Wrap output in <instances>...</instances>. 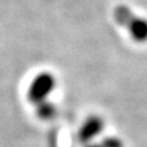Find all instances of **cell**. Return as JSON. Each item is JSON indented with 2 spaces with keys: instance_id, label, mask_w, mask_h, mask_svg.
Here are the masks:
<instances>
[{
  "instance_id": "cell-2",
  "label": "cell",
  "mask_w": 147,
  "mask_h": 147,
  "mask_svg": "<svg viewBox=\"0 0 147 147\" xmlns=\"http://www.w3.org/2000/svg\"><path fill=\"white\" fill-rule=\"evenodd\" d=\"M56 86H57L56 77L49 71H42L37 73L30 81L27 92L28 100L35 105L43 101H47L55 90Z\"/></svg>"
},
{
  "instance_id": "cell-5",
  "label": "cell",
  "mask_w": 147,
  "mask_h": 147,
  "mask_svg": "<svg viewBox=\"0 0 147 147\" xmlns=\"http://www.w3.org/2000/svg\"><path fill=\"white\" fill-rule=\"evenodd\" d=\"M102 147H123V142L121 139L116 137H107L101 142Z\"/></svg>"
},
{
  "instance_id": "cell-3",
  "label": "cell",
  "mask_w": 147,
  "mask_h": 147,
  "mask_svg": "<svg viewBox=\"0 0 147 147\" xmlns=\"http://www.w3.org/2000/svg\"><path fill=\"white\" fill-rule=\"evenodd\" d=\"M104 127L103 119L97 115L88 116L79 129L78 138L81 142L89 144L96 136H98Z\"/></svg>"
},
{
  "instance_id": "cell-1",
  "label": "cell",
  "mask_w": 147,
  "mask_h": 147,
  "mask_svg": "<svg viewBox=\"0 0 147 147\" xmlns=\"http://www.w3.org/2000/svg\"><path fill=\"white\" fill-rule=\"evenodd\" d=\"M114 20L124 28L137 43L147 42V19L136 14L129 6L118 5L114 9Z\"/></svg>"
},
{
  "instance_id": "cell-4",
  "label": "cell",
  "mask_w": 147,
  "mask_h": 147,
  "mask_svg": "<svg viewBox=\"0 0 147 147\" xmlns=\"http://www.w3.org/2000/svg\"><path fill=\"white\" fill-rule=\"evenodd\" d=\"M36 114H37V116L41 119L49 121V119L53 118L56 115V107L49 100L43 101L41 103L36 104Z\"/></svg>"
},
{
  "instance_id": "cell-6",
  "label": "cell",
  "mask_w": 147,
  "mask_h": 147,
  "mask_svg": "<svg viewBox=\"0 0 147 147\" xmlns=\"http://www.w3.org/2000/svg\"><path fill=\"white\" fill-rule=\"evenodd\" d=\"M87 147H102L101 144H88Z\"/></svg>"
}]
</instances>
